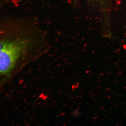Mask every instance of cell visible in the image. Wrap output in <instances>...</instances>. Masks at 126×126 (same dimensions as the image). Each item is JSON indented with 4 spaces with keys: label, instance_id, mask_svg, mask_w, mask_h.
<instances>
[{
    "label": "cell",
    "instance_id": "1",
    "mask_svg": "<svg viewBox=\"0 0 126 126\" xmlns=\"http://www.w3.org/2000/svg\"><path fill=\"white\" fill-rule=\"evenodd\" d=\"M34 23L25 21L14 35L0 38V92L26 65L49 51L44 33Z\"/></svg>",
    "mask_w": 126,
    "mask_h": 126
},
{
    "label": "cell",
    "instance_id": "2",
    "mask_svg": "<svg viewBox=\"0 0 126 126\" xmlns=\"http://www.w3.org/2000/svg\"><path fill=\"white\" fill-rule=\"evenodd\" d=\"M89 1H98L101 0H88Z\"/></svg>",
    "mask_w": 126,
    "mask_h": 126
}]
</instances>
